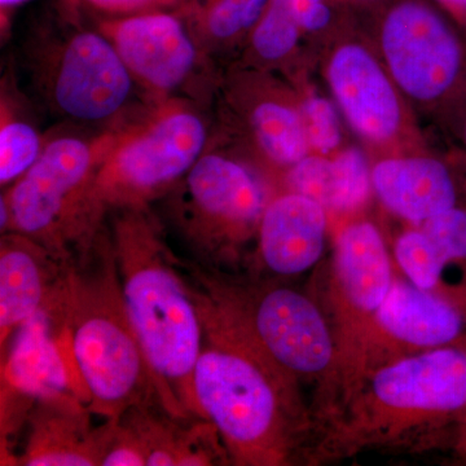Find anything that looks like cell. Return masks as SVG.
Here are the masks:
<instances>
[{"mask_svg": "<svg viewBox=\"0 0 466 466\" xmlns=\"http://www.w3.org/2000/svg\"><path fill=\"white\" fill-rule=\"evenodd\" d=\"M72 263L57 258L39 242L17 232L0 240V350L41 309L66 305Z\"/></svg>", "mask_w": 466, "mask_h": 466, "instance_id": "obj_14", "label": "cell"}, {"mask_svg": "<svg viewBox=\"0 0 466 466\" xmlns=\"http://www.w3.org/2000/svg\"><path fill=\"white\" fill-rule=\"evenodd\" d=\"M2 397L30 407L47 400L86 404L63 311L41 309L17 330L12 349L2 359Z\"/></svg>", "mask_w": 466, "mask_h": 466, "instance_id": "obj_13", "label": "cell"}, {"mask_svg": "<svg viewBox=\"0 0 466 466\" xmlns=\"http://www.w3.org/2000/svg\"><path fill=\"white\" fill-rule=\"evenodd\" d=\"M202 319V318H201ZM204 345L193 373L202 419L238 466H285L309 429L299 382L223 328L202 319Z\"/></svg>", "mask_w": 466, "mask_h": 466, "instance_id": "obj_2", "label": "cell"}, {"mask_svg": "<svg viewBox=\"0 0 466 466\" xmlns=\"http://www.w3.org/2000/svg\"><path fill=\"white\" fill-rule=\"evenodd\" d=\"M45 73L52 104L76 121L116 116L133 90V76L103 33L78 30L67 35L47 58Z\"/></svg>", "mask_w": 466, "mask_h": 466, "instance_id": "obj_10", "label": "cell"}, {"mask_svg": "<svg viewBox=\"0 0 466 466\" xmlns=\"http://www.w3.org/2000/svg\"><path fill=\"white\" fill-rule=\"evenodd\" d=\"M66 329L95 416L116 421L130 408L162 404L128 318L110 235L101 233L90 256L70 266Z\"/></svg>", "mask_w": 466, "mask_h": 466, "instance_id": "obj_4", "label": "cell"}, {"mask_svg": "<svg viewBox=\"0 0 466 466\" xmlns=\"http://www.w3.org/2000/svg\"><path fill=\"white\" fill-rule=\"evenodd\" d=\"M444 2L451 3V5H459V7L466 8V0H444Z\"/></svg>", "mask_w": 466, "mask_h": 466, "instance_id": "obj_33", "label": "cell"}, {"mask_svg": "<svg viewBox=\"0 0 466 466\" xmlns=\"http://www.w3.org/2000/svg\"><path fill=\"white\" fill-rule=\"evenodd\" d=\"M299 25L309 32L323 29L330 21V9L324 0H287Z\"/></svg>", "mask_w": 466, "mask_h": 466, "instance_id": "obj_30", "label": "cell"}, {"mask_svg": "<svg viewBox=\"0 0 466 466\" xmlns=\"http://www.w3.org/2000/svg\"><path fill=\"white\" fill-rule=\"evenodd\" d=\"M372 187L392 213L424 223L456 207V187L450 171L433 158H395L377 164Z\"/></svg>", "mask_w": 466, "mask_h": 466, "instance_id": "obj_20", "label": "cell"}, {"mask_svg": "<svg viewBox=\"0 0 466 466\" xmlns=\"http://www.w3.org/2000/svg\"><path fill=\"white\" fill-rule=\"evenodd\" d=\"M300 30L299 18L287 0H268L254 30V48L265 60H279L293 50Z\"/></svg>", "mask_w": 466, "mask_h": 466, "instance_id": "obj_26", "label": "cell"}, {"mask_svg": "<svg viewBox=\"0 0 466 466\" xmlns=\"http://www.w3.org/2000/svg\"><path fill=\"white\" fill-rule=\"evenodd\" d=\"M458 444L459 450L466 453V419L462 421V424L459 426Z\"/></svg>", "mask_w": 466, "mask_h": 466, "instance_id": "obj_31", "label": "cell"}, {"mask_svg": "<svg viewBox=\"0 0 466 466\" xmlns=\"http://www.w3.org/2000/svg\"><path fill=\"white\" fill-rule=\"evenodd\" d=\"M303 127L309 146L318 152L329 153L341 140L339 116L332 104L323 97H309L302 106Z\"/></svg>", "mask_w": 466, "mask_h": 466, "instance_id": "obj_28", "label": "cell"}, {"mask_svg": "<svg viewBox=\"0 0 466 466\" xmlns=\"http://www.w3.org/2000/svg\"><path fill=\"white\" fill-rule=\"evenodd\" d=\"M464 328V317L452 299L395 275L368 337L360 382L400 359L462 343Z\"/></svg>", "mask_w": 466, "mask_h": 466, "instance_id": "obj_12", "label": "cell"}, {"mask_svg": "<svg viewBox=\"0 0 466 466\" xmlns=\"http://www.w3.org/2000/svg\"><path fill=\"white\" fill-rule=\"evenodd\" d=\"M118 420L133 429L147 466L231 464L219 434L208 420L173 416L159 403L130 408Z\"/></svg>", "mask_w": 466, "mask_h": 466, "instance_id": "obj_19", "label": "cell"}, {"mask_svg": "<svg viewBox=\"0 0 466 466\" xmlns=\"http://www.w3.org/2000/svg\"><path fill=\"white\" fill-rule=\"evenodd\" d=\"M290 192L299 193L321 207L351 211L366 202L372 186L367 159L358 149L342 152L333 161L306 157L288 174Z\"/></svg>", "mask_w": 466, "mask_h": 466, "instance_id": "obj_21", "label": "cell"}, {"mask_svg": "<svg viewBox=\"0 0 466 466\" xmlns=\"http://www.w3.org/2000/svg\"><path fill=\"white\" fill-rule=\"evenodd\" d=\"M382 48L395 81L415 99H437L461 72L464 56L458 36L438 12L415 0L389 12Z\"/></svg>", "mask_w": 466, "mask_h": 466, "instance_id": "obj_11", "label": "cell"}, {"mask_svg": "<svg viewBox=\"0 0 466 466\" xmlns=\"http://www.w3.org/2000/svg\"><path fill=\"white\" fill-rule=\"evenodd\" d=\"M251 125L267 156L278 164L294 167L308 156L302 118L289 106L275 101L259 104L254 109Z\"/></svg>", "mask_w": 466, "mask_h": 466, "instance_id": "obj_22", "label": "cell"}, {"mask_svg": "<svg viewBox=\"0 0 466 466\" xmlns=\"http://www.w3.org/2000/svg\"><path fill=\"white\" fill-rule=\"evenodd\" d=\"M81 400L36 401L27 416L26 443L15 465L101 466L116 421H92Z\"/></svg>", "mask_w": 466, "mask_h": 466, "instance_id": "obj_16", "label": "cell"}, {"mask_svg": "<svg viewBox=\"0 0 466 466\" xmlns=\"http://www.w3.org/2000/svg\"><path fill=\"white\" fill-rule=\"evenodd\" d=\"M202 27L216 39H228L258 23L268 0H193Z\"/></svg>", "mask_w": 466, "mask_h": 466, "instance_id": "obj_25", "label": "cell"}, {"mask_svg": "<svg viewBox=\"0 0 466 466\" xmlns=\"http://www.w3.org/2000/svg\"><path fill=\"white\" fill-rule=\"evenodd\" d=\"M27 0H0V5H2V14L5 15L9 9L17 7V5H23Z\"/></svg>", "mask_w": 466, "mask_h": 466, "instance_id": "obj_32", "label": "cell"}, {"mask_svg": "<svg viewBox=\"0 0 466 466\" xmlns=\"http://www.w3.org/2000/svg\"><path fill=\"white\" fill-rule=\"evenodd\" d=\"M116 210L110 240L119 283L159 400L173 416L202 419L193 373L204 324L179 258L148 207Z\"/></svg>", "mask_w": 466, "mask_h": 466, "instance_id": "obj_1", "label": "cell"}, {"mask_svg": "<svg viewBox=\"0 0 466 466\" xmlns=\"http://www.w3.org/2000/svg\"><path fill=\"white\" fill-rule=\"evenodd\" d=\"M444 265L466 259V211L452 208L421 223Z\"/></svg>", "mask_w": 466, "mask_h": 466, "instance_id": "obj_27", "label": "cell"}, {"mask_svg": "<svg viewBox=\"0 0 466 466\" xmlns=\"http://www.w3.org/2000/svg\"><path fill=\"white\" fill-rule=\"evenodd\" d=\"M319 202L289 192L268 202L258 229L260 263L274 275L297 276L324 253L327 213Z\"/></svg>", "mask_w": 466, "mask_h": 466, "instance_id": "obj_17", "label": "cell"}, {"mask_svg": "<svg viewBox=\"0 0 466 466\" xmlns=\"http://www.w3.org/2000/svg\"><path fill=\"white\" fill-rule=\"evenodd\" d=\"M466 419L465 343L412 355L364 377L327 426L315 460L367 450H400L433 441Z\"/></svg>", "mask_w": 466, "mask_h": 466, "instance_id": "obj_3", "label": "cell"}, {"mask_svg": "<svg viewBox=\"0 0 466 466\" xmlns=\"http://www.w3.org/2000/svg\"><path fill=\"white\" fill-rule=\"evenodd\" d=\"M205 144L200 116L184 106L159 110L147 124L116 135L95 179L97 200L106 210L148 207L188 174Z\"/></svg>", "mask_w": 466, "mask_h": 466, "instance_id": "obj_8", "label": "cell"}, {"mask_svg": "<svg viewBox=\"0 0 466 466\" xmlns=\"http://www.w3.org/2000/svg\"><path fill=\"white\" fill-rule=\"evenodd\" d=\"M175 217L202 265L235 266L268 202L248 168L219 155H202L175 186Z\"/></svg>", "mask_w": 466, "mask_h": 466, "instance_id": "obj_9", "label": "cell"}, {"mask_svg": "<svg viewBox=\"0 0 466 466\" xmlns=\"http://www.w3.org/2000/svg\"><path fill=\"white\" fill-rule=\"evenodd\" d=\"M12 113L2 104L0 126V183L17 182L42 155V140L38 131L23 119L11 116Z\"/></svg>", "mask_w": 466, "mask_h": 466, "instance_id": "obj_23", "label": "cell"}, {"mask_svg": "<svg viewBox=\"0 0 466 466\" xmlns=\"http://www.w3.org/2000/svg\"><path fill=\"white\" fill-rule=\"evenodd\" d=\"M394 278L388 248L375 225L355 222L339 232L324 289L323 309L336 346L332 380L323 400L325 419L357 390L368 337Z\"/></svg>", "mask_w": 466, "mask_h": 466, "instance_id": "obj_7", "label": "cell"}, {"mask_svg": "<svg viewBox=\"0 0 466 466\" xmlns=\"http://www.w3.org/2000/svg\"><path fill=\"white\" fill-rule=\"evenodd\" d=\"M394 257L408 281L420 289L444 294L441 280L447 266L435 253L433 245L421 228L400 236L395 242Z\"/></svg>", "mask_w": 466, "mask_h": 466, "instance_id": "obj_24", "label": "cell"}, {"mask_svg": "<svg viewBox=\"0 0 466 466\" xmlns=\"http://www.w3.org/2000/svg\"><path fill=\"white\" fill-rule=\"evenodd\" d=\"M328 76L337 101L359 133L373 140L397 133L400 101L372 55L359 46H345L334 54Z\"/></svg>", "mask_w": 466, "mask_h": 466, "instance_id": "obj_18", "label": "cell"}, {"mask_svg": "<svg viewBox=\"0 0 466 466\" xmlns=\"http://www.w3.org/2000/svg\"><path fill=\"white\" fill-rule=\"evenodd\" d=\"M97 11L121 16L159 12L161 9L171 7L179 0H78Z\"/></svg>", "mask_w": 466, "mask_h": 466, "instance_id": "obj_29", "label": "cell"}, {"mask_svg": "<svg viewBox=\"0 0 466 466\" xmlns=\"http://www.w3.org/2000/svg\"><path fill=\"white\" fill-rule=\"evenodd\" d=\"M101 33L115 46L130 75L155 91L182 85L198 61V50L183 24L164 12L106 21Z\"/></svg>", "mask_w": 466, "mask_h": 466, "instance_id": "obj_15", "label": "cell"}, {"mask_svg": "<svg viewBox=\"0 0 466 466\" xmlns=\"http://www.w3.org/2000/svg\"><path fill=\"white\" fill-rule=\"evenodd\" d=\"M179 266L201 318L240 339L294 381L317 382L324 400L336 346L317 299L287 285L235 279L200 262L179 258Z\"/></svg>", "mask_w": 466, "mask_h": 466, "instance_id": "obj_5", "label": "cell"}, {"mask_svg": "<svg viewBox=\"0 0 466 466\" xmlns=\"http://www.w3.org/2000/svg\"><path fill=\"white\" fill-rule=\"evenodd\" d=\"M116 137L109 134L95 142L58 137L48 143L35 164L3 196L9 211L7 232L33 238L66 262L78 263L90 256L106 213L95 179Z\"/></svg>", "mask_w": 466, "mask_h": 466, "instance_id": "obj_6", "label": "cell"}, {"mask_svg": "<svg viewBox=\"0 0 466 466\" xmlns=\"http://www.w3.org/2000/svg\"><path fill=\"white\" fill-rule=\"evenodd\" d=\"M465 140H466V124H465Z\"/></svg>", "mask_w": 466, "mask_h": 466, "instance_id": "obj_34", "label": "cell"}]
</instances>
